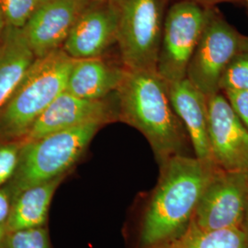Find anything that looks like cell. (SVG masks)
Segmentation results:
<instances>
[{"instance_id":"1","label":"cell","mask_w":248,"mask_h":248,"mask_svg":"<svg viewBox=\"0 0 248 248\" xmlns=\"http://www.w3.org/2000/svg\"><path fill=\"white\" fill-rule=\"evenodd\" d=\"M160 166L159 180L142 221V248L165 246L186 232L204 189L220 169L213 161L187 155L170 156Z\"/></svg>"},{"instance_id":"2","label":"cell","mask_w":248,"mask_h":248,"mask_svg":"<svg viewBox=\"0 0 248 248\" xmlns=\"http://www.w3.org/2000/svg\"><path fill=\"white\" fill-rule=\"evenodd\" d=\"M116 94L121 119L143 134L160 163L186 155L188 135L157 72L125 69Z\"/></svg>"},{"instance_id":"3","label":"cell","mask_w":248,"mask_h":248,"mask_svg":"<svg viewBox=\"0 0 248 248\" xmlns=\"http://www.w3.org/2000/svg\"><path fill=\"white\" fill-rule=\"evenodd\" d=\"M75 60L62 48L36 58L9 101L0 109V133L25 135L36 120L66 89Z\"/></svg>"},{"instance_id":"4","label":"cell","mask_w":248,"mask_h":248,"mask_svg":"<svg viewBox=\"0 0 248 248\" xmlns=\"http://www.w3.org/2000/svg\"><path fill=\"white\" fill-rule=\"evenodd\" d=\"M100 125L84 124L23 142L10 184L13 199L29 187L62 176L79 159Z\"/></svg>"},{"instance_id":"5","label":"cell","mask_w":248,"mask_h":248,"mask_svg":"<svg viewBox=\"0 0 248 248\" xmlns=\"http://www.w3.org/2000/svg\"><path fill=\"white\" fill-rule=\"evenodd\" d=\"M109 1L116 11V43L124 69L156 71L169 0Z\"/></svg>"},{"instance_id":"6","label":"cell","mask_w":248,"mask_h":248,"mask_svg":"<svg viewBox=\"0 0 248 248\" xmlns=\"http://www.w3.org/2000/svg\"><path fill=\"white\" fill-rule=\"evenodd\" d=\"M245 36L216 7L208 8L206 22L186 69V78L206 97L220 92L219 83L227 64L245 51Z\"/></svg>"},{"instance_id":"7","label":"cell","mask_w":248,"mask_h":248,"mask_svg":"<svg viewBox=\"0 0 248 248\" xmlns=\"http://www.w3.org/2000/svg\"><path fill=\"white\" fill-rule=\"evenodd\" d=\"M208 8L186 0L174 1L167 10L156 72L165 82L186 78L190 58L202 35Z\"/></svg>"},{"instance_id":"8","label":"cell","mask_w":248,"mask_h":248,"mask_svg":"<svg viewBox=\"0 0 248 248\" xmlns=\"http://www.w3.org/2000/svg\"><path fill=\"white\" fill-rule=\"evenodd\" d=\"M248 202L246 172L219 169L204 189L190 223L210 230L243 227Z\"/></svg>"},{"instance_id":"9","label":"cell","mask_w":248,"mask_h":248,"mask_svg":"<svg viewBox=\"0 0 248 248\" xmlns=\"http://www.w3.org/2000/svg\"><path fill=\"white\" fill-rule=\"evenodd\" d=\"M208 135L212 157L225 171L248 169V130L222 92L208 97Z\"/></svg>"},{"instance_id":"10","label":"cell","mask_w":248,"mask_h":248,"mask_svg":"<svg viewBox=\"0 0 248 248\" xmlns=\"http://www.w3.org/2000/svg\"><path fill=\"white\" fill-rule=\"evenodd\" d=\"M90 2L88 0H45L22 29L36 58L62 48L72 27Z\"/></svg>"},{"instance_id":"11","label":"cell","mask_w":248,"mask_h":248,"mask_svg":"<svg viewBox=\"0 0 248 248\" xmlns=\"http://www.w3.org/2000/svg\"><path fill=\"white\" fill-rule=\"evenodd\" d=\"M117 16L110 1L89 3L72 27L62 49L73 59L100 57L116 42Z\"/></svg>"},{"instance_id":"12","label":"cell","mask_w":248,"mask_h":248,"mask_svg":"<svg viewBox=\"0 0 248 248\" xmlns=\"http://www.w3.org/2000/svg\"><path fill=\"white\" fill-rule=\"evenodd\" d=\"M109 116L110 108L104 99L78 98L64 90L32 124L24 135V142L84 124H102Z\"/></svg>"},{"instance_id":"13","label":"cell","mask_w":248,"mask_h":248,"mask_svg":"<svg viewBox=\"0 0 248 248\" xmlns=\"http://www.w3.org/2000/svg\"><path fill=\"white\" fill-rule=\"evenodd\" d=\"M170 103L186 129L196 157L213 161L208 135V97L186 79L166 82Z\"/></svg>"},{"instance_id":"14","label":"cell","mask_w":248,"mask_h":248,"mask_svg":"<svg viewBox=\"0 0 248 248\" xmlns=\"http://www.w3.org/2000/svg\"><path fill=\"white\" fill-rule=\"evenodd\" d=\"M124 72V68L113 67L100 57L75 60L65 90L78 98L104 99L119 88Z\"/></svg>"},{"instance_id":"15","label":"cell","mask_w":248,"mask_h":248,"mask_svg":"<svg viewBox=\"0 0 248 248\" xmlns=\"http://www.w3.org/2000/svg\"><path fill=\"white\" fill-rule=\"evenodd\" d=\"M35 59L23 30L6 27L0 37V109L9 101Z\"/></svg>"},{"instance_id":"16","label":"cell","mask_w":248,"mask_h":248,"mask_svg":"<svg viewBox=\"0 0 248 248\" xmlns=\"http://www.w3.org/2000/svg\"><path fill=\"white\" fill-rule=\"evenodd\" d=\"M62 180V176L53 178L29 187L15 197L5 224L7 232L43 226L53 194Z\"/></svg>"},{"instance_id":"17","label":"cell","mask_w":248,"mask_h":248,"mask_svg":"<svg viewBox=\"0 0 248 248\" xmlns=\"http://www.w3.org/2000/svg\"><path fill=\"white\" fill-rule=\"evenodd\" d=\"M162 247L167 248H248V237L243 227L210 230L199 228L190 223L181 236Z\"/></svg>"},{"instance_id":"18","label":"cell","mask_w":248,"mask_h":248,"mask_svg":"<svg viewBox=\"0 0 248 248\" xmlns=\"http://www.w3.org/2000/svg\"><path fill=\"white\" fill-rule=\"evenodd\" d=\"M220 92L224 90H248V51L237 53L225 67L220 83Z\"/></svg>"},{"instance_id":"19","label":"cell","mask_w":248,"mask_h":248,"mask_svg":"<svg viewBox=\"0 0 248 248\" xmlns=\"http://www.w3.org/2000/svg\"><path fill=\"white\" fill-rule=\"evenodd\" d=\"M45 0H0V10L5 18L6 25L16 29H23Z\"/></svg>"},{"instance_id":"20","label":"cell","mask_w":248,"mask_h":248,"mask_svg":"<svg viewBox=\"0 0 248 248\" xmlns=\"http://www.w3.org/2000/svg\"><path fill=\"white\" fill-rule=\"evenodd\" d=\"M7 248H50L47 231L39 226L10 232Z\"/></svg>"},{"instance_id":"21","label":"cell","mask_w":248,"mask_h":248,"mask_svg":"<svg viewBox=\"0 0 248 248\" xmlns=\"http://www.w3.org/2000/svg\"><path fill=\"white\" fill-rule=\"evenodd\" d=\"M19 149L16 144L0 147V185L14 175L18 166Z\"/></svg>"},{"instance_id":"22","label":"cell","mask_w":248,"mask_h":248,"mask_svg":"<svg viewBox=\"0 0 248 248\" xmlns=\"http://www.w3.org/2000/svg\"><path fill=\"white\" fill-rule=\"evenodd\" d=\"M221 92L248 130V90H224Z\"/></svg>"},{"instance_id":"23","label":"cell","mask_w":248,"mask_h":248,"mask_svg":"<svg viewBox=\"0 0 248 248\" xmlns=\"http://www.w3.org/2000/svg\"><path fill=\"white\" fill-rule=\"evenodd\" d=\"M11 205L8 193L0 189V224H6L9 219Z\"/></svg>"},{"instance_id":"24","label":"cell","mask_w":248,"mask_h":248,"mask_svg":"<svg viewBox=\"0 0 248 248\" xmlns=\"http://www.w3.org/2000/svg\"><path fill=\"white\" fill-rule=\"evenodd\" d=\"M177 1V0H175ZM186 1H190L196 4H199L205 8H212V7H216L218 4L222 3H235L238 2V0H186Z\"/></svg>"},{"instance_id":"25","label":"cell","mask_w":248,"mask_h":248,"mask_svg":"<svg viewBox=\"0 0 248 248\" xmlns=\"http://www.w3.org/2000/svg\"><path fill=\"white\" fill-rule=\"evenodd\" d=\"M6 27H7V25H6L5 18L3 17V14H2V12H1V10H0V37L3 34V32H4L5 29H6Z\"/></svg>"},{"instance_id":"26","label":"cell","mask_w":248,"mask_h":248,"mask_svg":"<svg viewBox=\"0 0 248 248\" xmlns=\"http://www.w3.org/2000/svg\"><path fill=\"white\" fill-rule=\"evenodd\" d=\"M243 229L246 231L248 237V202L247 211H246V215H245V220H244V223H243Z\"/></svg>"},{"instance_id":"27","label":"cell","mask_w":248,"mask_h":248,"mask_svg":"<svg viewBox=\"0 0 248 248\" xmlns=\"http://www.w3.org/2000/svg\"><path fill=\"white\" fill-rule=\"evenodd\" d=\"M7 232V229H6V226L4 224H0V245H1V242L3 240V237L5 235V233Z\"/></svg>"},{"instance_id":"28","label":"cell","mask_w":248,"mask_h":248,"mask_svg":"<svg viewBox=\"0 0 248 248\" xmlns=\"http://www.w3.org/2000/svg\"><path fill=\"white\" fill-rule=\"evenodd\" d=\"M245 51H248V36L245 37Z\"/></svg>"},{"instance_id":"29","label":"cell","mask_w":248,"mask_h":248,"mask_svg":"<svg viewBox=\"0 0 248 248\" xmlns=\"http://www.w3.org/2000/svg\"><path fill=\"white\" fill-rule=\"evenodd\" d=\"M90 3H97V2H106L108 0H88Z\"/></svg>"},{"instance_id":"30","label":"cell","mask_w":248,"mask_h":248,"mask_svg":"<svg viewBox=\"0 0 248 248\" xmlns=\"http://www.w3.org/2000/svg\"><path fill=\"white\" fill-rule=\"evenodd\" d=\"M238 2H243V3H245V4L247 5V7H248V0H238Z\"/></svg>"},{"instance_id":"31","label":"cell","mask_w":248,"mask_h":248,"mask_svg":"<svg viewBox=\"0 0 248 248\" xmlns=\"http://www.w3.org/2000/svg\"><path fill=\"white\" fill-rule=\"evenodd\" d=\"M246 176H247V178H248V169L246 171Z\"/></svg>"},{"instance_id":"32","label":"cell","mask_w":248,"mask_h":248,"mask_svg":"<svg viewBox=\"0 0 248 248\" xmlns=\"http://www.w3.org/2000/svg\"><path fill=\"white\" fill-rule=\"evenodd\" d=\"M164 248V247H160V248Z\"/></svg>"}]
</instances>
